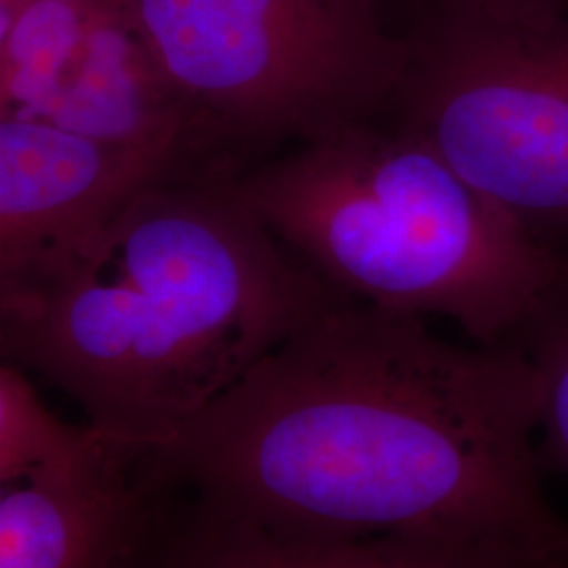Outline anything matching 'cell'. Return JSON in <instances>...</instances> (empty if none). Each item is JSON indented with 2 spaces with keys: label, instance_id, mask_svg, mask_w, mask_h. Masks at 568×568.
I'll list each match as a JSON object with an SVG mask.
<instances>
[{
  "label": "cell",
  "instance_id": "1",
  "mask_svg": "<svg viewBox=\"0 0 568 568\" xmlns=\"http://www.w3.org/2000/svg\"><path fill=\"white\" fill-rule=\"evenodd\" d=\"M539 389L518 344L339 297L267 352L143 476L293 537L501 541L568 560L544 493Z\"/></svg>",
  "mask_w": 568,
  "mask_h": 568
},
{
  "label": "cell",
  "instance_id": "5",
  "mask_svg": "<svg viewBox=\"0 0 568 568\" xmlns=\"http://www.w3.org/2000/svg\"><path fill=\"white\" fill-rule=\"evenodd\" d=\"M389 110L568 257L567 0H438Z\"/></svg>",
  "mask_w": 568,
  "mask_h": 568
},
{
  "label": "cell",
  "instance_id": "8",
  "mask_svg": "<svg viewBox=\"0 0 568 568\" xmlns=\"http://www.w3.org/2000/svg\"><path fill=\"white\" fill-rule=\"evenodd\" d=\"M150 487V516L124 568H568L544 549L415 535L293 537Z\"/></svg>",
  "mask_w": 568,
  "mask_h": 568
},
{
  "label": "cell",
  "instance_id": "9",
  "mask_svg": "<svg viewBox=\"0 0 568 568\" xmlns=\"http://www.w3.org/2000/svg\"><path fill=\"white\" fill-rule=\"evenodd\" d=\"M138 466L87 485L4 487L0 568H124L150 516Z\"/></svg>",
  "mask_w": 568,
  "mask_h": 568
},
{
  "label": "cell",
  "instance_id": "2",
  "mask_svg": "<svg viewBox=\"0 0 568 568\" xmlns=\"http://www.w3.org/2000/svg\"><path fill=\"white\" fill-rule=\"evenodd\" d=\"M337 300L227 182L182 173L0 278V345L142 459Z\"/></svg>",
  "mask_w": 568,
  "mask_h": 568
},
{
  "label": "cell",
  "instance_id": "3",
  "mask_svg": "<svg viewBox=\"0 0 568 568\" xmlns=\"http://www.w3.org/2000/svg\"><path fill=\"white\" fill-rule=\"evenodd\" d=\"M227 190L339 297L445 316L476 344H516L568 286V257L400 122L295 145Z\"/></svg>",
  "mask_w": 568,
  "mask_h": 568
},
{
  "label": "cell",
  "instance_id": "6",
  "mask_svg": "<svg viewBox=\"0 0 568 568\" xmlns=\"http://www.w3.org/2000/svg\"><path fill=\"white\" fill-rule=\"evenodd\" d=\"M0 116L173 154L206 175L126 0H26L2 21Z\"/></svg>",
  "mask_w": 568,
  "mask_h": 568
},
{
  "label": "cell",
  "instance_id": "7",
  "mask_svg": "<svg viewBox=\"0 0 568 568\" xmlns=\"http://www.w3.org/2000/svg\"><path fill=\"white\" fill-rule=\"evenodd\" d=\"M182 173L203 175L173 154L0 116V278L79 241L143 187Z\"/></svg>",
  "mask_w": 568,
  "mask_h": 568
},
{
  "label": "cell",
  "instance_id": "4",
  "mask_svg": "<svg viewBox=\"0 0 568 568\" xmlns=\"http://www.w3.org/2000/svg\"><path fill=\"white\" fill-rule=\"evenodd\" d=\"M182 100L206 175L232 182L283 143L379 119L408 42L379 0H126Z\"/></svg>",
  "mask_w": 568,
  "mask_h": 568
},
{
  "label": "cell",
  "instance_id": "10",
  "mask_svg": "<svg viewBox=\"0 0 568 568\" xmlns=\"http://www.w3.org/2000/svg\"><path fill=\"white\" fill-rule=\"evenodd\" d=\"M140 457L95 427L70 426L49 410L20 366H0V483L87 485L138 466Z\"/></svg>",
  "mask_w": 568,
  "mask_h": 568
},
{
  "label": "cell",
  "instance_id": "11",
  "mask_svg": "<svg viewBox=\"0 0 568 568\" xmlns=\"http://www.w3.org/2000/svg\"><path fill=\"white\" fill-rule=\"evenodd\" d=\"M516 344L537 377L541 466L544 471L568 476V286Z\"/></svg>",
  "mask_w": 568,
  "mask_h": 568
},
{
  "label": "cell",
  "instance_id": "12",
  "mask_svg": "<svg viewBox=\"0 0 568 568\" xmlns=\"http://www.w3.org/2000/svg\"><path fill=\"white\" fill-rule=\"evenodd\" d=\"M436 2H438V0H436Z\"/></svg>",
  "mask_w": 568,
  "mask_h": 568
}]
</instances>
